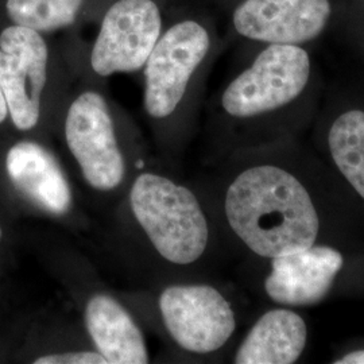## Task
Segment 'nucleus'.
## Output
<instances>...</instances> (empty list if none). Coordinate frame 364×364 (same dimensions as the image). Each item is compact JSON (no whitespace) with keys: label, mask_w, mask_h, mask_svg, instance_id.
Segmentation results:
<instances>
[{"label":"nucleus","mask_w":364,"mask_h":364,"mask_svg":"<svg viewBox=\"0 0 364 364\" xmlns=\"http://www.w3.org/2000/svg\"><path fill=\"white\" fill-rule=\"evenodd\" d=\"M225 215L239 239L269 259L311 247L320 232L306 188L274 165L250 168L235 178L225 196Z\"/></svg>","instance_id":"1"},{"label":"nucleus","mask_w":364,"mask_h":364,"mask_svg":"<svg viewBox=\"0 0 364 364\" xmlns=\"http://www.w3.org/2000/svg\"><path fill=\"white\" fill-rule=\"evenodd\" d=\"M130 201L136 220L165 259L189 264L204 254L208 224L188 188L146 173L134 182Z\"/></svg>","instance_id":"2"},{"label":"nucleus","mask_w":364,"mask_h":364,"mask_svg":"<svg viewBox=\"0 0 364 364\" xmlns=\"http://www.w3.org/2000/svg\"><path fill=\"white\" fill-rule=\"evenodd\" d=\"M309 78L311 57L304 48L270 43L227 87L221 105L231 117H258L294 102Z\"/></svg>","instance_id":"3"},{"label":"nucleus","mask_w":364,"mask_h":364,"mask_svg":"<svg viewBox=\"0 0 364 364\" xmlns=\"http://www.w3.org/2000/svg\"><path fill=\"white\" fill-rule=\"evenodd\" d=\"M209 46L207 30L195 21H183L170 27L156 41L144 72V108L149 115L161 119L174 112Z\"/></svg>","instance_id":"4"},{"label":"nucleus","mask_w":364,"mask_h":364,"mask_svg":"<svg viewBox=\"0 0 364 364\" xmlns=\"http://www.w3.org/2000/svg\"><path fill=\"white\" fill-rule=\"evenodd\" d=\"M159 309L171 338L196 353L218 351L236 326L230 302L208 285L168 287L161 294Z\"/></svg>","instance_id":"5"},{"label":"nucleus","mask_w":364,"mask_h":364,"mask_svg":"<svg viewBox=\"0 0 364 364\" xmlns=\"http://www.w3.org/2000/svg\"><path fill=\"white\" fill-rule=\"evenodd\" d=\"M161 26L153 0H119L105 14L92 49V69L105 77L141 69L156 46Z\"/></svg>","instance_id":"6"},{"label":"nucleus","mask_w":364,"mask_h":364,"mask_svg":"<svg viewBox=\"0 0 364 364\" xmlns=\"http://www.w3.org/2000/svg\"><path fill=\"white\" fill-rule=\"evenodd\" d=\"M68 147L85 180L99 191L115 189L124 177V159L105 97L85 92L72 103L66 115Z\"/></svg>","instance_id":"7"},{"label":"nucleus","mask_w":364,"mask_h":364,"mask_svg":"<svg viewBox=\"0 0 364 364\" xmlns=\"http://www.w3.org/2000/svg\"><path fill=\"white\" fill-rule=\"evenodd\" d=\"M46 69L48 48L38 31L16 25L1 31L0 88L19 130H31L38 123Z\"/></svg>","instance_id":"8"},{"label":"nucleus","mask_w":364,"mask_h":364,"mask_svg":"<svg viewBox=\"0 0 364 364\" xmlns=\"http://www.w3.org/2000/svg\"><path fill=\"white\" fill-rule=\"evenodd\" d=\"M331 14L329 0H245L235 10L234 26L246 38L299 45L317 38Z\"/></svg>","instance_id":"9"},{"label":"nucleus","mask_w":364,"mask_h":364,"mask_svg":"<svg viewBox=\"0 0 364 364\" xmlns=\"http://www.w3.org/2000/svg\"><path fill=\"white\" fill-rule=\"evenodd\" d=\"M272 260L264 289L274 302L287 306H312L321 302L344 264L336 248L316 245Z\"/></svg>","instance_id":"10"},{"label":"nucleus","mask_w":364,"mask_h":364,"mask_svg":"<svg viewBox=\"0 0 364 364\" xmlns=\"http://www.w3.org/2000/svg\"><path fill=\"white\" fill-rule=\"evenodd\" d=\"M6 166L16 188L53 215H65L72 205V192L54 156L42 146L21 142L11 147Z\"/></svg>","instance_id":"11"},{"label":"nucleus","mask_w":364,"mask_h":364,"mask_svg":"<svg viewBox=\"0 0 364 364\" xmlns=\"http://www.w3.org/2000/svg\"><path fill=\"white\" fill-rule=\"evenodd\" d=\"M308 326L299 313L274 309L251 328L235 356L236 364L296 363L306 347Z\"/></svg>","instance_id":"12"},{"label":"nucleus","mask_w":364,"mask_h":364,"mask_svg":"<svg viewBox=\"0 0 364 364\" xmlns=\"http://www.w3.org/2000/svg\"><path fill=\"white\" fill-rule=\"evenodd\" d=\"M85 324L92 340L109 364H144L149 355L144 335L130 314L109 296L90 299Z\"/></svg>","instance_id":"13"},{"label":"nucleus","mask_w":364,"mask_h":364,"mask_svg":"<svg viewBox=\"0 0 364 364\" xmlns=\"http://www.w3.org/2000/svg\"><path fill=\"white\" fill-rule=\"evenodd\" d=\"M331 156L341 176L364 200V111L338 115L328 132Z\"/></svg>","instance_id":"14"},{"label":"nucleus","mask_w":364,"mask_h":364,"mask_svg":"<svg viewBox=\"0 0 364 364\" xmlns=\"http://www.w3.org/2000/svg\"><path fill=\"white\" fill-rule=\"evenodd\" d=\"M84 0H7L6 9L16 26L54 31L75 22Z\"/></svg>","instance_id":"15"},{"label":"nucleus","mask_w":364,"mask_h":364,"mask_svg":"<svg viewBox=\"0 0 364 364\" xmlns=\"http://www.w3.org/2000/svg\"><path fill=\"white\" fill-rule=\"evenodd\" d=\"M36 364H108L100 352H64L38 358Z\"/></svg>","instance_id":"16"},{"label":"nucleus","mask_w":364,"mask_h":364,"mask_svg":"<svg viewBox=\"0 0 364 364\" xmlns=\"http://www.w3.org/2000/svg\"><path fill=\"white\" fill-rule=\"evenodd\" d=\"M335 364H364V350L350 352L335 360Z\"/></svg>","instance_id":"17"},{"label":"nucleus","mask_w":364,"mask_h":364,"mask_svg":"<svg viewBox=\"0 0 364 364\" xmlns=\"http://www.w3.org/2000/svg\"><path fill=\"white\" fill-rule=\"evenodd\" d=\"M7 114H9V107L6 103V99H4L1 88H0V123L7 117Z\"/></svg>","instance_id":"18"},{"label":"nucleus","mask_w":364,"mask_h":364,"mask_svg":"<svg viewBox=\"0 0 364 364\" xmlns=\"http://www.w3.org/2000/svg\"><path fill=\"white\" fill-rule=\"evenodd\" d=\"M0 237H1V230H0Z\"/></svg>","instance_id":"19"}]
</instances>
